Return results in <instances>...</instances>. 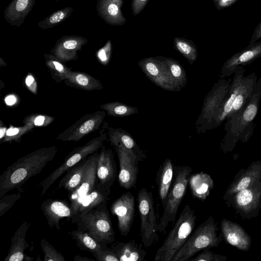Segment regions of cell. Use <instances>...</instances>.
<instances>
[{"instance_id":"cell-1","label":"cell","mask_w":261,"mask_h":261,"mask_svg":"<svg viewBox=\"0 0 261 261\" xmlns=\"http://www.w3.org/2000/svg\"><path fill=\"white\" fill-rule=\"evenodd\" d=\"M57 152L55 146L43 147L21 157L10 165L0 176V198L20 188L40 173Z\"/></svg>"},{"instance_id":"cell-2","label":"cell","mask_w":261,"mask_h":261,"mask_svg":"<svg viewBox=\"0 0 261 261\" xmlns=\"http://www.w3.org/2000/svg\"><path fill=\"white\" fill-rule=\"evenodd\" d=\"M261 99V77L257 80L251 97L240 111L227 117L225 120V135L220 148L224 153L231 151L239 141L247 142L253 133V120L257 114Z\"/></svg>"},{"instance_id":"cell-3","label":"cell","mask_w":261,"mask_h":261,"mask_svg":"<svg viewBox=\"0 0 261 261\" xmlns=\"http://www.w3.org/2000/svg\"><path fill=\"white\" fill-rule=\"evenodd\" d=\"M196 218L190 205L186 204L162 245L156 251L155 261H172L192 233Z\"/></svg>"},{"instance_id":"cell-4","label":"cell","mask_w":261,"mask_h":261,"mask_svg":"<svg viewBox=\"0 0 261 261\" xmlns=\"http://www.w3.org/2000/svg\"><path fill=\"white\" fill-rule=\"evenodd\" d=\"M218 229L213 217L210 216L192 232L172 261L189 260L201 250L218 246L223 239L222 233L217 236Z\"/></svg>"},{"instance_id":"cell-5","label":"cell","mask_w":261,"mask_h":261,"mask_svg":"<svg viewBox=\"0 0 261 261\" xmlns=\"http://www.w3.org/2000/svg\"><path fill=\"white\" fill-rule=\"evenodd\" d=\"M191 172V168L188 166H174V181L165 199L163 213L158 223L160 233H165L169 223H174L178 207L186 193Z\"/></svg>"},{"instance_id":"cell-6","label":"cell","mask_w":261,"mask_h":261,"mask_svg":"<svg viewBox=\"0 0 261 261\" xmlns=\"http://www.w3.org/2000/svg\"><path fill=\"white\" fill-rule=\"evenodd\" d=\"M76 223L78 230L87 232L102 246L106 247L107 244L115 240V232L106 203L93 207Z\"/></svg>"},{"instance_id":"cell-7","label":"cell","mask_w":261,"mask_h":261,"mask_svg":"<svg viewBox=\"0 0 261 261\" xmlns=\"http://www.w3.org/2000/svg\"><path fill=\"white\" fill-rule=\"evenodd\" d=\"M103 130L98 136L89 140L85 145L73 149L61 165L39 184L41 196L45 194L47 190L63 174L102 147L103 142L107 138V134Z\"/></svg>"},{"instance_id":"cell-8","label":"cell","mask_w":261,"mask_h":261,"mask_svg":"<svg viewBox=\"0 0 261 261\" xmlns=\"http://www.w3.org/2000/svg\"><path fill=\"white\" fill-rule=\"evenodd\" d=\"M137 200L140 218V234L145 247H149L158 240L156 217L152 193L145 188L138 193Z\"/></svg>"},{"instance_id":"cell-9","label":"cell","mask_w":261,"mask_h":261,"mask_svg":"<svg viewBox=\"0 0 261 261\" xmlns=\"http://www.w3.org/2000/svg\"><path fill=\"white\" fill-rule=\"evenodd\" d=\"M231 81V79H220L205 96L201 113L196 123L198 133H204L208 130L227 93Z\"/></svg>"},{"instance_id":"cell-10","label":"cell","mask_w":261,"mask_h":261,"mask_svg":"<svg viewBox=\"0 0 261 261\" xmlns=\"http://www.w3.org/2000/svg\"><path fill=\"white\" fill-rule=\"evenodd\" d=\"M227 202L244 218L256 217L261 207V180L236 193Z\"/></svg>"},{"instance_id":"cell-11","label":"cell","mask_w":261,"mask_h":261,"mask_svg":"<svg viewBox=\"0 0 261 261\" xmlns=\"http://www.w3.org/2000/svg\"><path fill=\"white\" fill-rule=\"evenodd\" d=\"M106 115L105 111H97L86 114L60 133L56 140L77 142L87 135L98 129Z\"/></svg>"},{"instance_id":"cell-12","label":"cell","mask_w":261,"mask_h":261,"mask_svg":"<svg viewBox=\"0 0 261 261\" xmlns=\"http://www.w3.org/2000/svg\"><path fill=\"white\" fill-rule=\"evenodd\" d=\"M138 64L147 77L159 87L168 91L180 90L174 83L160 56L143 59Z\"/></svg>"},{"instance_id":"cell-13","label":"cell","mask_w":261,"mask_h":261,"mask_svg":"<svg viewBox=\"0 0 261 261\" xmlns=\"http://www.w3.org/2000/svg\"><path fill=\"white\" fill-rule=\"evenodd\" d=\"M98 155L99 153L97 151L88 156V164L80 185L74 191L69 193L68 195L72 211L71 219L76 214L83 200L87 194L93 190L95 187Z\"/></svg>"},{"instance_id":"cell-14","label":"cell","mask_w":261,"mask_h":261,"mask_svg":"<svg viewBox=\"0 0 261 261\" xmlns=\"http://www.w3.org/2000/svg\"><path fill=\"white\" fill-rule=\"evenodd\" d=\"M114 148L119 163V184L122 188L129 189L136 183L140 161L133 153L123 146L117 145Z\"/></svg>"},{"instance_id":"cell-15","label":"cell","mask_w":261,"mask_h":261,"mask_svg":"<svg viewBox=\"0 0 261 261\" xmlns=\"http://www.w3.org/2000/svg\"><path fill=\"white\" fill-rule=\"evenodd\" d=\"M112 214L116 216L120 234L126 236L129 232L135 216V198L128 192L116 199L111 207Z\"/></svg>"},{"instance_id":"cell-16","label":"cell","mask_w":261,"mask_h":261,"mask_svg":"<svg viewBox=\"0 0 261 261\" xmlns=\"http://www.w3.org/2000/svg\"><path fill=\"white\" fill-rule=\"evenodd\" d=\"M245 71L246 69L243 66H240L233 73V78L227 93L214 118L208 130L216 128L231 114L232 105L241 89Z\"/></svg>"},{"instance_id":"cell-17","label":"cell","mask_w":261,"mask_h":261,"mask_svg":"<svg viewBox=\"0 0 261 261\" xmlns=\"http://www.w3.org/2000/svg\"><path fill=\"white\" fill-rule=\"evenodd\" d=\"M261 57V41L256 42L234 54L227 59L222 65L220 79L229 76L234 73L237 68L251 64Z\"/></svg>"},{"instance_id":"cell-18","label":"cell","mask_w":261,"mask_h":261,"mask_svg":"<svg viewBox=\"0 0 261 261\" xmlns=\"http://www.w3.org/2000/svg\"><path fill=\"white\" fill-rule=\"evenodd\" d=\"M261 180V161L252 162L247 168L242 169L226 190L223 198L228 201L236 193Z\"/></svg>"},{"instance_id":"cell-19","label":"cell","mask_w":261,"mask_h":261,"mask_svg":"<svg viewBox=\"0 0 261 261\" xmlns=\"http://www.w3.org/2000/svg\"><path fill=\"white\" fill-rule=\"evenodd\" d=\"M117 175L116 165L111 149L102 146L99 153L96 166V182L111 191Z\"/></svg>"},{"instance_id":"cell-20","label":"cell","mask_w":261,"mask_h":261,"mask_svg":"<svg viewBox=\"0 0 261 261\" xmlns=\"http://www.w3.org/2000/svg\"><path fill=\"white\" fill-rule=\"evenodd\" d=\"M87 42L88 40L82 36H64L56 41L50 53L62 62L76 60L77 51Z\"/></svg>"},{"instance_id":"cell-21","label":"cell","mask_w":261,"mask_h":261,"mask_svg":"<svg viewBox=\"0 0 261 261\" xmlns=\"http://www.w3.org/2000/svg\"><path fill=\"white\" fill-rule=\"evenodd\" d=\"M223 238L229 244L242 251H248L251 246V238L239 224L225 218L221 222Z\"/></svg>"},{"instance_id":"cell-22","label":"cell","mask_w":261,"mask_h":261,"mask_svg":"<svg viewBox=\"0 0 261 261\" xmlns=\"http://www.w3.org/2000/svg\"><path fill=\"white\" fill-rule=\"evenodd\" d=\"M41 209L47 220L49 227L61 229L60 221L63 218L71 220L72 211L70 205L65 201L59 199H47L44 200Z\"/></svg>"},{"instance_id":"cell-23","label":"cell","mask_w":261,"mask_h":261,"mask_svg":"<svg viewBox=\"0 0 261 261\" xmlns=\"http://www.w3.org/2000/svg\"><path fill=\"white\" fill-rule=\"evenodd\" d=\"M30 224L24 221L14 233L11 239V244L4 261L32 260L33 258L27 256L24 251L29 247L25 237Z\"/></svg>"},{"instance_id":"cell-24","label":"cell","mask_w":261,"mask_h":261,"mask_svg":"<svg viewBox=\"0 0 261 261\" xmlns=\"http://www.w3.org/2000/svg\"><path fill=\"white\" fill-rule=\"evenodd\" d=\"M123 4V0H98L96 4L97 14L109 24L123 25L126 22L121 11Z\"/></svg>"},{"instance_id":"cell-25","label":"cell","mask_w":261,"mask_h":261,"mask_svg":"<svg viewBox=\"0 0 261 261\" xmlns=\"http://www.w3.org/2000/svg\"><path fill=\"white\" fill-rule=\"evenodd\" d=\"M111 191L98 185L96 181L93 190L87 194L80 205L75 216L71 219L73 223H76L94 206L106 203L110 199L109 196Z\"/></svg>"},{"instance_id":"cell-26","label":"cell","mask_w":261,"mask_h":261,"mask_svg":"<svg viewBox=\"0 0 261 261\" xmlns=\"http://www.w3.org/2000/svg\"><path fill=\"white\" fill-rule=\"evenodd\" d=\"M35 0H12L4 12L5 19L11 25L19 27L32 10Z\"/></svg>"},{"instance_id":"cell-27","label":"cell","mask_w":261,"mask_h":261,"mask_svg":"<svg viewBox=\"0 0 261 261\" xmlns=\"http://www.w3.org/2000/svg\"><path fill=\"white\" fill-rule=\"evenodd\" d=\"M108 135L111 144L113 146H123L133 153L140 162L146 158L145 153L140 149L130 135L125 130L110 127L108 128Z\"/></svg>"},{"instance_id":"cell-28","label":"cell","mask_w":261,"mask_h":261,"mask_svg":"<svg viewBox=\"0 0 261 261\" xmlns=\"http://www.w3.org/2000/svg\"><path fill=\"white\" fill-rule=\"evenodd\" d=\"M110 249L116 254L119 261H143L146 254L142 245L136 243L134 240L118 242Z\"/></svg>"},{"instance_id":"cell-29","label":"cell","mask_w":261,"mask_h":261,"mask_svg":"<svg viewBox=\"0 0 261 261\" xmlns=\"http://www.w3.org/2000/svg\"><path fill=\"white\" fill-rule=\"evenodd\" d=\"M188 184L193 196L201 200H205L214 188L211 176L202 171L190 174Z\"/></svg>"},{"instance_id":"cell-30","label":"cell","mask_w":261,"mask_h":261,"mask_svg":"<svg viewBox=\"0 0 261 261\" xmlns=\"http://www.w3.org/2000/svg\"><path fill=\"white\" fill-rule=\"evenodd\" d=\"M174 176V166L170 159H166L160 165L156 177L160 200L164 205L171 188Z\"/></svg>"},{"instance_id":"cell-31","label":"cell","mask_w":261,"mask_h":261,"mask_svg":"<svg viewBox=\"0 0 261 261\" xmlns=\"http://www.w3.org/2000/svg\"><path fill=\"white\" fill-rule=\"evenodd\" d=\"M88 162L87 157L68 170L59 181L58 188H64L69 193L74 191L83 179Z\"/></svg>"},{"instance_id":"cell-32","label":"cell","mask_w":261,"mask_h":261,"mask_svg":"<svg viewBox=\"0 0 261 261\" xmlns=\"http://www.w3.org/2000/svg\"><path fill=\"white\" fill-rule=\"evenodd\" d=\"M65 82L67 86L87 91L100 90L103 88L98 80L80 71H71Z\"/></svg>"},{"instance_id":"cell-33","label":"cell","mask_w":261,"mask_h":261,"mask_svg":"<svg viewBox=\"0 0 261 261\" xmlns=\"http://www.w3.org/2000/svg\"><path fill=\"white\" fill-rule=\"evenodd\" d=\"M44 57L45 64L54 81L59 83L67 79L71 71L70 68L53 54H44Z\"/></svg>"},{"instance_id":"cell-34","label":"cell","mask_w":261,"mask_h":261,"mask_svg":"<svg viewBox=\"0 0 261 261\" xmlns=\"http://www.w3.org/2000/svg\"><path fill=\"white\" fill-rule=\"evenodd\" d=\"M69 233L75 241L76 245L81 250L93 253L103 249L102 246L86 231L77 229L70 231Z\"/></svg>"},{"instance_id":"cell-35","label":"cell","mask_w":261,"mask_h":261,"mask_svg":"<svg viewBox=\"0 0 261 261\" xmlns=\"http://www.w3.org/2000/svg\"><path fill=\"white\" fill-rule=\"evenodd\" d=\"M162 61L166 65L169 73L177 87L180 90L187 83V78L185 70L176 60L160 56Z\"/></svg>"},{"instance_id":"cell-36","label":"cell","mask_w":261,"mask_h":261,"mask_svg":"<svg viewBox=\"0 0 261 261\" xmlns=\"http://www.w3.org/2000/svg\"><path fill=\"white\" fill-rule=\"evenodd\" d=\"M174 47L192 65L198 57V51L195 44L191 40L176 37L174 38Z\"/></svg>"},{"instance_id":"cell-37","label":"cell","mask_w":261,"mask_h":261,"mask_svg":"<svg viewBox=\"0 0 261 261\" xmlns=\"http://www.w3.org/2000/svg\"><path fill=\"white\" fill-rule=\"evenodd\" d=\"M99 107L108 115L115 117H126L138 112L137 108L118 101L102 104Z\"/></svg>"},{"instance_id":"cell-38","label":"cell","mask_w":261,"mask_h":261,"mask_svg":"<svg viewBox=\"0 0 261 261\" xmlns=\"http://www.w3.org/2000/svg\"><path fill=\"white\" fill-rule=\"evenodd\" d=\"M73 11V9L69 7L59 10L39 21L38 26L42 30L52 28L67 19Z\"/></svg>"},{"instance_id":"cell-39","label":"cell","mask_w":261,"mask_h":261,"mask_svg":"<svg viewBox=\"0 0 261 261\" xmlns=\"http://www.w3.org/2000/svg\"><path fill=\"white\" fill-rule=\"evenodd\" d=\"M24 124L22 126H11L8 128L6 135L3 138V142H19L23 135L34 128L33 126L29 123H26Z\"/></svg>"},{"instance_id":"cell-40","label":"cell","mask_w":261,"mask_h":261,"mask_svg":"<svg viewBox=\"0 0 261 261\" xmlns=\"http://www.w3.org/2000/svg\"><path fill=\"white\" fill-rule=\"evenodd\" d=\"M40 246L44 256L43 261H65L63 255L45 239L40 241Z\"/></svg>"},{"instance_id":"cell-41","label":"cell","mask_w":261,"mask_h":261,"mask_svg":"<svg viewBox=\"0 0 261 261\" xmlns=\"http://www.w3.org/2000/svg\"><path fill=\"white\" fill-rule=\"evenodd\" d=\"M54 120V118L50 116L43 114H34L27 116L23 120V123H29L34 127L36 126H46Z\"/></svg>"},{"instance_id":"cell-42","label":"cell","mask_w":261,"mask_h":261,"mask_svg":"<svg viewBox=\"0 0 261 261\" xmlns=\"http://www.w3.org/2000/svg\"><path fill=\"white\" fill-rule=\"evenodd\" d=\"M21 196V194L18 193L5 195L0 198V217L10 209Z\"/></svg>"},{"instance_id":"cell-43","label":"cell","mask_w":261,"mask_h":261,"mask_svg":"<svg viewBox=\"0 0 261 261\" xmlns=\"http://www.w3.org/2000/svg\"><path fill=\"white\" fill-rule=\"evenodd\" d=\"M227 257L225 255L215 254L208 249L203 250L195 258L190 259V261H225Z\"/></svg>"},{"instance_id":"cell-44","label":"cell","mask_w":261,"mask_h":261,"mask_svg":"<svg viewBox=\"0 0 261 261\" xmlns=\"http://www.w3.org/2000/svg\"><path fill=\"white\" fill-rule=\"evenodd\" d=\"M112 52V43L110 40H108L106 44L99 49L96 56L99 61L103 65H107L110 61Z\"/></svg>"},{"instance_id":"cell-45","label":"cell","mask_w":261,"mask_h":261,"mask_svg":"<svg viewBox=\"0 0 261 261\" xmlns=\"http://www.w3.org/2000/svg\"><path fill=\"white\" fill-rule=\"evenodd\" d=\"M92 254L97 261H119L116 254L110 249H101Z\"/></svg>"},{"instance_id":"cell-46","label":"cell","mask_w":261,"mask_h":261,"mask_svg":"<svg viewBox=\"0 0 261 261\" xmlns=\"http://www.w3.org/2000/svg\"><path fill=\"white\" fill-rule=\"evenodd\" d=\"M148 2V0H132L131 8L134 15L136 16L141 12Z\"/></svg>"},{"instance_id":"cell-47","label":"cell","mask_w":261,"mask_h":261,"mask_svg":"<svg viewBox=\"0 0 261 261\" xmlns=\"http://www.w3.org/2000/svg\"><path fill=\"white\" fill-rule=\"evenodd\" d=\"M25 84L28 89L35 94L37 92V82L34 77L31 74H28L25 79Z\"/></svg>"},{"instance_id":"cell-48","label":"cell","mask_w":261,"mask_h":261,"mask_svg":"<svg viewBox=\"0 0 261 261\" xmlns=\"http://www.w3.org/2000/svg\"><path fill=\"white\" fill-rule=\"evenodd\" d=\"M261 38V21L258 24L255 28L251 39L249 42V45L253 44Z\"/></svg>"},{"instance_id":"cell-49","label":"cell","mask_w":261,"mask_h":261,"mask_svg":"<svg viewBox=\"0 0 261 261\" xmlns=\"http://www.w3.org/2000/svg\"><path fill=\"white\" fill-rule=\"evenodd\" d=\"M237 1L238 0H220L215 5L218 10H221L231 6Z\"/></svg>"},{"instance_id":"cell-50","label":"cell","mask_w":261,"mask_h":261,"mask_svg":"<svg viewBox=\"0 0 261 261\" xmlns=\"http://www.w3.org/2000/svg\"><path fill=\"white\" fill-rule=\"evenodd\" d=\"M6 103L8 106H12L16 103L17 98L14 95H9L5 98Z\"/></svg>"},{"instance_id":"cell-51","label":"cell","mask_w":261,"mask_h":261,"mask_svg":"<svg viewBox=\"0 0 261 261\" xmlns=\"http://www.w3.org/2000/svg\"><path fill=\"white\" fill-rule=\"evenodd\" d=\"M74 261H94V260L87 257H82L80 255H75L73 258Z\"/></svg>"},{"instance_id":"cell-52","label":"cell","mask_w":261,"mask_h":261,"mask_svg":"<svg viewBox=\"0 0 261 261\" xmlns=\"http://www.w3.org/2000/svg\"><path fill=\"white\" fill-rule=\"evenodd\" d=\"M7 129L8 128H7L6 127H5L4 126H3L2 124V123H1V127H0V139L1 140H2V139H3L4 138V137H5V136L6 135V133Z\"/></svg>"},{"instance_id":"cell-53","label":"cell","mask_w":261,"mask_h":261,"mask_svg":"<svg viewBox=\"0 0 261 261\" xmlns=\"http://www.w3.org/2000/svg\"><path fill=\"white\" fill-rule=\"evenodd\" d=\"M220 0H213V1L214 2V4L217 3L218 2H219Z\"/></svg>"},{"instance_id":"cell-54","label":"cell","mask_w":261,"mask_h":261,"mask_svg":"<svg viewBox=\"0 0 261 261\" xmlns=\"http://www.w3.org/2000/svg\"><path fill=\"white\" fill-rule=\"evenodd\" d=\"M56 2H58L59 0H55Z\"/></svg>"}]
</instances>
